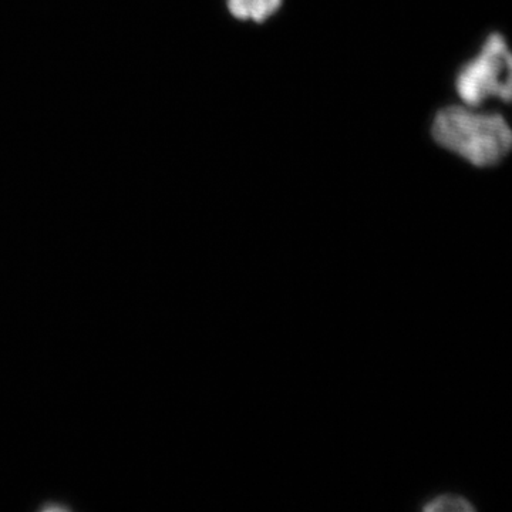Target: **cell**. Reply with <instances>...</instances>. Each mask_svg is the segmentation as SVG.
I'll return each instance as SVG.
<instances>
[{
  "mask_svg": "<svg viewBox=\"0 0 512 512\" xmlns=\"http://www.w3.org/2000/svg\"><path fill=\"white\" fill-rule=\"evenodd\" d=\"M433 137L476 167H491L510 153V126L498 114L474 113L463 107H448L437 114Z\"/></svg>",
  "mask_w": 512,
  "mask_h": 512,
  "instance_id": "1",
  "label": "cell"
},
{
  "mask_svg": "<svg viewBox=\"0 0 512 512\" xmlns=\"http://www.w3.org/2000/svg\"><path fill=\"white\" fill-rule=\"evenodd\" d=\"M281 3L282 0H228V8L235 18L264 22L274 15Z\"/></svg>",
  "mask_w": 512,
  "mask_h": 512,
  "instance_id": "3",
  "label": "cell"
},
{
  "mask_svg": "<svg viewBox=\"0 0 512 512\" xmlns=\"http://www.w3.org/2000/svg\"><path fill=\"white\" fill-rule=\"evenodd\" d=\"M427 512L453 511V512H473L476 510L473 504L463 495L458 494H440L431 498L423 507Z\"/></svg>",
  "mask_w": 512,
  "mask_h": 512,
  "instance_id": "4",
  "label": "cell"
},
{
  "mask_svg": "<svg viewBox=\"0 0 512 512\" xmlns=\"http://www.w3.org/2000/svg\"><path fill=\"white\" fill-rule=\"evenodd\" d=\"M512 57L501 35H491L474 62L458 74V96L468 106H478L488 97L511 100Z\"/></svg>",
  "mask_w": 512,
  "mask_h": 512,
  "instance_id": "2",
  "label": "cell"
}]
</instances>
